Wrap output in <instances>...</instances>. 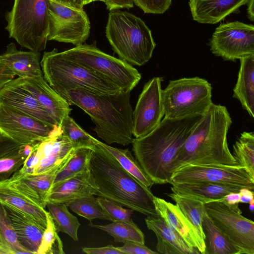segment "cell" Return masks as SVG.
<instances>
[{"label":"cell","mask_w":254,"mask_h":254,"mask_svg":"<svg viewBox=\"0 0 254 254\" xmlns=\"http://www.w3.org/2000/svg\"><path fill=\"white\" fill-rule=\"evenodd\" d=\"M233 156L237 165L245 167L254 179V133L244 131L233 146Z\"/></svg>","instance_id":"cell-36"},{"label":"cell","mask_w":254,"mask_h":254,"mask_svg":"<svg viewBox=\"0 0 254 254\" xmlns=\"http://www.w3.org/2000/svg\"><path fill=\"white\" fill-rule=\"evenodd\" d=\"M44 78L58 93L79 88L102 94L122 90L109 80L64 56L57 49L44 52L40 61Z\"/></svg>","instance_id":"cell-6"},{"label":"cell","mask_w":254,"mask_h":254,"mask_svg":"<svg viewBox=\"0 0 254 254\" xmlns=\"http://www.w3.org/2000/svg\"><path fill=\"white\" fill-rule=\"evenodd\" d=\"M97 192L98 188L89 167L88 169L64 181L53 189L47 202L68 204L80 198L92 195H96Z\"/></svg>","instance_id":"cell-21"},{"label":"cell","mask_w":254,"mask_h":254,"mask_svg":"<svg viewBox=\"0 0 254 254\" xmlns=\"http://www.w3.org/2000/svg\"><path fill=\"white\" fill-rule=\"evenodd\" d=\"M167 195L176 202V204L192 225L201 240L204 243L202 215L205 203L197 198L180 195L173 191L167 193Z\"/></svg>","instance_id":"cell-30"},{"label":"cell","mask_w":254,"mask_h":254,"mask_svg":"<svg viewBox=\"0 0 254 254\" xmlns=\"http://www.w3.org/2000/svg\"><path fill=\"white\" fill-rule=\"evenodd\" d=\"M60 127L63 134L72 143L81 147L94 148L96 146L95 138L79 126L69 115L64 118Z\"/></svg>","instance_id":"cell-39"},{"label":"cell","mask_w":254,"mask_h":254,"mask_svg":"<svg viewBox=\"0 0 254 254\" xmlns=\"http://www.w3.org/2000/svg\"><path fill=\"white\" fill-rule=\"evenodd\" d=\"M94 148L83 147L76 150L65 166L57 174L51 192L64 181L89 168L90 159Z\"/></svg>","instance_id":"cell-33"},{"label":"cell","mask_w":254,"mask_h":254,"mask_svg":"<svg viewBox=\"0 0 254 254\" xmlns=\"http://www.w3.org/2000/svg\"><path fill=\"white\" fill-rule=\"evenodd\" d=\"M154 203L158 215L189 245L196 249L200 254H204V243L201 240L194 228L179 207L176 204L156 196L154 198Z\"/></svg>","instance_id":"cell-19"},{"label":"cell","mask_w":254,"mask_h":254,"mask_svg":"<svg viewBox=\"0 0 254 254\" xmlns=\"http://www.w3.org/2000/svg\"><path fill=\"white\" fill-rule=\"evenodd\" d=\"M0 202L25 213L45 229L46 228L47 211L5 181H0Z\"/></svg>","instance_id":"cell-26"},{"label":"cell","mask_w":254,"mask_h":254,"mask_svg":"<svg viewBox=\"0 0 254 254\" xmlns=\"http://www.w3.org/2000/svg\"><path fill=\"white\" fill-rule=\"evenodd\" d=\"M49 33L48 41L70 43L75 46L88 38L90 22L83 8L48 0Z\"/></svg>","instance_id":"cell-11"},{"label":"cell","mask_w":254,"mask_h":254,"mask_svg":"<svg viewBox=\"0 0 254 254\" xmlns=\"http://www.w3.org/2000/svg\"><path fill=\"white\" fill-rule=\"evenodd\" d=\"M70 105L82 109L95 125L94 130L107 144L123 146L133 141L130 92L102 94L76 88L58 93Z\"/></svg>","instance_id":"cell-2"},{"label":"cell","mask_w":254,"mask_h":254,"mask_svg":"<svg viewBox=\"0 0 254 254\" xmlns=\"http://www.w3.org/2000/svg\"><path fill=\"white\" fill-rule=\"evenodd\" d=\"M240 194V203H249L254 199V190L246 188H242L239 191Z\"/></svg>","instance_id":"cell-46"},{"label":"cell","mask_w":254,"mask_h":254,"mask_svg":"<svg viewBox=\"0 0 254 254\" xmlns=\"http://www.w3.org/2000/svg\"><path fill=\"white\" fill-rule=\"evenodd\" d=\"M209 182L235 185L254 190V179L240 166L186 164L172 174L170 184Z\"/></svg>","instance_id":"cell-15"},{"label":"cell","mask_w":254,"mask_h":254,"mask_svg":"<svg viewBox=\"0 0 254 254\" xmlns=\"http://www.w3.org/2000/svg\"><path fill=\"white\" fill-rule=\"evenodd\" d=\"M68 207L77 215L90 222L99 219L112 221V219L99 203L97 198L93 195L74 200L67 204Z\"/></svg>","instance_id":"cell-37"},{"label":"cell","mask_w":254,"mask_h":254,"mask_svg":"<svg viewBox=\"0 0 254 254\" xmlns=\"http://www.w3.org/2000/svg\"><path fill=\"white\" fill-rule=\"evenodd\" d=\"M60 3L67 5L69 6L75 7L74 4L73 0H54Z\"/></svg>","instance_id":"cell-51"},{"label":"cell","mask_w":254,"mask_h":254,"mask_svg":"<svg viewBox=\"0 0 254 254\" xmlns=\"http://www.w3.org/2000/svg\"><path fill=\"white\" fill-rule=\"evenodd\" d=\"M22 84L60 127L64 118L71 112L68 102L49 85L43 76L22 79Z\"/></svg>","instance_id":"cell-18"},{"label":"cell","mask_w":254,"mask_h":254,"mask_svg":"<svg viewBox=\"0 0 254 254\" xmlns=\"http://www.w3.org/2000/svg\"><path fill=\"white\" fill-rule=\"evenodd\" d=\"M232 121L227 108L212 104L188 138L173 163V173L186 164L237 166L228 145Z\"/></svg>","instance_id":"cell-4"},{"label":"cell","mask_w":254,"mask_h":254,"mask_svg":"<svg viewBox=\"0 0 254 254\" xmlns=\"http://www.w3.org/2000/svg\"><path fill=\"white\" fill-rule=\"evenodd\" d=\"M172 191L197 198L205 203L220 200L232 192H239L242 187L229 184L198 182L172 185Z\"/></svg>","instance_id":"cell-25"},{"label":"cell","mask_w":254,"mask_h":254,"mask_svg":"<svg viewBox=\"0 0 254 254\" xmlns=\"http://www.w3.org/2000/svg\"><path fill=\"white\" fill-rule=\"evenodd\" d=\"M105 34L114 53L131 65L145 64L156 46L151 31L145 22L120 9L110 11Z\"/></svg>","instance_id":"cell-5"},{"label":"cell","mask_w":254,"mask_h":254,"mask_svg":"<svg viewBox=\"0 0 254 254\" xmlns=\"http://www.w3.org/2000/svg\"><path fill=\"white\" fill-rule=\"evenodd\" d=\"M88 225L107 232L114 238L116 242L145 244L144 234L133 221H114L106 225H97L90 222Z\"/></svg>","instance_id":"cell-31"},{"label":"cell","mask_w":254,"mask_h":254,"mask_svg":"<svg viewBox=\"0 0 254 254\" xmlns=\"http://www.w3.org/2000/svg\"><path fill=\"white\" fill-rule=\"evenodd\" d=\"M47 219V227L43 234L37 254H64L62 241L48 211Z\"/></svg>","instance_id":"cell-40"},{"label":"cell","mask_w":254,"mask_h":254,"mask_svg":"<svg viewBox=\"0 0 254 254\" xmlns=\"http://www.w3.org/2000/svg\"><path fill=\"white\" fill-rule=\"evenodd\" d=\"M162 78L154 77L144 85L133 111V135L140 138L149 133L164 117L162 101Z\"/></svg>","instance_id":"cell-16"},{"label":"cell","mask_w":254,"mask_h":254,"mask_svg":"<svg viewBox=\"0 0 254 254\" xmlns=\"http://www.w3.org/2000/svg\"><path fill=\"white\" fill-rule=\"evenodd\" d=\"M48 0H14L5 15L9 37L30 51L44 50L49 33Z\"/></svg>","instance_id":"cell-7"},{"label":"cell","mask_w":254,"mask_h":254,"mask_svg":"<svg viewBox=\"0 0 254 254\" xmlns=\"http://www.w3.org/2000/svg\"><path fill=\"white\" fill-rule=\"evenodd\" d=\"M122 247H117L122 251L124 254H156L157 252H155L144 244H140L136 243L126 242L124 243Z\"/></svg>","instance_id":"cell-43"},{"label":"cell","mask_w":254,"mask_h":254,"mask_svg":"<svg viewBox=\"0 0 254 254\" xmlns=\"http://www.w3.org/2000/svg\"><path fill=\"white\" fill-rule=\"evenodd\" d=\"M0 56L6 67L15 76L22 79L43 76L40 52L18 50L15 44L11 42Z\"/></svg>","instance_id":"cell-23"},{"label":"cell","mask_w":254,"mask_h":254,"mask_svg":"<svg viewBox=\"0 0 254 254\" xmlns=\"http://www.w3.org/2000/svg\"><path fill=\"white\" fill-rule=\"evenodd\" d=\"M62 132L58 125L0 104V134L20 145H34Z\"/></svg>","instance_id":"cell-12"},{"label":"cell","mask_w":254,"mask_h":254,"mask_svg":"<svg viewBox=\"0 0 254 254\" xmlns=\"http://www.w3.org/2000/svg\"><path fill=\"white\" fill-rule=\"evenodd\" d=\"M28 254L20 245L7 210L0 202V254Z\"/></svg>","instance_id":"cell-34"},{"label":"cell","mask_w":254,"mask_h":254,"mask_svg":"<svg viewBox=\"0 0 254 254\" xmlns=\"http://www.w3.org/2000/svg\"><path fill=\"white\" fill-rule=\"evenodd\" d=\"M75 6L79 8H83V7L88 3V0H73Z\"/></svg>","instance_id":"cell-50"},{"label":"cell","mask_w":254,"mask_h":254,"mask_svg":"<svg viewBox=\"0 0 254 254\" xmlns=\"http://www.w3.org/2000/svg\"><path fill=\"white\" fill-rule=\"evenodd\" d=\"M11 150L10 145L6 138L0 134V157Z\"/></svg>","instance_id":"cell-48"},{"label":"cell","mask_w":254,"mask_h":254,"mask_svg":"<svg viewBox=\"0 0 254 254\" xmlns=\"http://www.w3.org/2000/svg\"><path fill=\"white\" fill-rule=\"evenodd\" d=\"M61 53L126 92H131L141 78L131 64L100 50L96 41L91 44L84 43Z\"/></svg>","instance_id":"cell-9"},{"label":"cell","mask_w":254,"mask_h":254,"mask_svg":"<svg viewBox=\"0 0 254 254\" xmlns=\"http://www.w3.org/2000/svg\"><path fill=\"white\" fill-rule=\"evenodd\" d=\"M145 13L162 14L170 7L172 0H133Z\"/></svg>","instance_id":"cell-42"},{"label":"cell","mask_w":254,"mask_h":254,"mask_svg":"<svg viewBox=\"0 0 254 254\" xmlns=\"http://www.w3.org/2000/svg\"><path fill=\"white\" fill-rule=\"evenodd\" d=\"M89 169L98 188L96 195L115 201L147 216H158L150 189L126 171L116 158L97 142Z\"/></svg>","instance_id":"cell-3"},{"label":"cell","mask_w":254,"mask_h":254,"mask_svg":"<svg viewBox=\"0 0 254 254\" xmlns=\"http://www.w3.org/2000/svg\"><path fill=\"white\" fill-rule=\"evenodd\" d=\"M95 1H102V2H104L105 0H88V3H90L91 2H94Z\"/></svg>","instance_id":"cell-53"},{"label":"cell","mask_w":254,"mask_h":254,"mask_svg":"<svg viewBox=\"0 0 254 254\" xmlns=\"http://www.w3.org/2000/svg\"><path fill=\"white\" fill-rule=\"evenodd\" d=\"M46 206L58 232L64 233L74 241H78L77 232L80 224L77 217L69 212L67 205L64 203L48 201Z\"/></svg>","instance_id":"cell-32"},{"label":"cell","mask_w":254,"mask_h":254,"mask_svg":"<svg viewBox=\"0 0 254 254\" xmlns=\"http://www.w3.org/2000/svg\"><path fill=\"white\" fill-rule=\"evenodd\" d=\"M254 0H249L248 2V17L250 20L254 21Z\"/></svg>","instance_id":"cell-49"},{"label":"cell","mask_w":254,"mask_h":254,"mask_svg":"<svg viewBox=\"0 0 254 254\" xmlns=\"http://www.w3.org/2000/svg\"><path fill=\"white\" fill-rule=\"evenodd\" d=\"M203 115L164 118L147 135L131 143L135 158L154 184H170L173 163Z\"/></svg>","instance_id":"cell-1"},{"label":"cell","mask_w":254,"mask_h":254,"mask_svg":"<svg viewBox=\"0 0 254 254\" xmlns=\"http://www.w3.org/2000/svg\"><path fill=\"white\" fill-rule=\"evenodd\" d=\"M82 250L88 254H124L117 247L111 245L100 248L83 247Z\"/></svg>","instance_id":"cell-44"},{"label":"cell","mask_w":254,"mask_h":254,"mask_svg":"<svg viewBox=\"0 0 254 254\" xmlns=\"http://www.w3.org/2000/svg\"><path fill=\"white\" fill-rule=\"evenodd\" d=\"M97 142L112 154L126 171L146 187L150 189L154 184L128 149L114 147L97 139Z\"/></svg>","instance_id":"cell-35"},{"label":"cell","mask_w":254,"mask_h":254,"mask_svg":"<svg viewBox=\"0 0 254 254\" xmlns=\"http://www.w3.org/2000/svg\"><path fill=\"white\" fill-rule=\"evenodd\" d=\"M14 77L15 75L6 67L0 55V89Z\"/></svg>","instance_id":"cell-45"},{"label":"cell","mask_w":254,"mask_h":254,"mask_svg":"<svg viewBox=\"0 0 254 254\" xmlns=\"http://www.w3.org/2000/svg\"><path fill=\"white\" fill-rule=\"evenodd\" d=\"M80 147L70 142L63 132L32 145L22 166L17 172L22 174L44 173L66 163Z\"/></svg>","instance_id":"cell-14"},{"label":"cell","mask_w":254,"mask_h":254,"mask_svg":"<svg viewBox=\"0 0 254 254\" xmlns=\"http://www.w3.org/2000/svg\"><path fill=\"white\" fill-rule=\"evenodd\" d=\"M3 205L19 243L28 254H37L45 229L25 213L11 206Z\"/></svg>","instance_id":"cell-24"},{"label":"cell","mask_w":254,"mask_h":254,"mask_svg":"<svg viewBox=\"0 0 254 254\" xmlns=\"http://www.w3.org/2000/svg\"><path fill=\"white\" fill-rule=\"evenodd\" d=\"M145 222L148 229L157 238L156 249L164 254H200L189 245L176 231L171 229L160 216H147Z\"/></svg>","instance_id":"cell-20"},{"label":"cell","mask_w":254,"mask_h":254,"mask_svg":"<svg viewBox=\"0 0 254 254\" xmlns=\"http://www.w3.org/2000/svg\"><path fill=\"white\" fill-rule=\"evenodd\" d=\"M97 199L112 219L114 221L131 222V216L133 210L129 208H125L120 204L107 198L99 196Z\"/></svg>","instance_id":"cell-41"},{"label":"cell","mask_w":254,"mask_h":254,"mask_svg":"<svg viewBox=\"0 0 254 254\" xmlns=\"http://www.w3.org/2000/svg\"><path fill=\"white\" fill-rule=\"evenodd\" d=\"M240 194L239 192H232L221 198L220 201L225 202L228 204H236L240 203Z\"/></svg>","instance_id":"cell-47"},{"label":"cell","mask_w":254,"mask_h":254,"mask_svg":"<svg viewBox=\"0 0 254 254\" xmlns=\"http://www.w3.org/2000/svg\"><path fill=\"white\" fill-rule=\"evenodd\" d=\"M0 104L48 124L57 125L45 108L24 87L22 79L20 77L13 78L0 89Z\"/></svg>","instance_id":"cell-17"},{"label":"cell","mask_w":254,"mask_h":254,"mask_svg":"<svg viewBox=\"0 0 254 254\" xmlns=\"http://www.w3.org/2000/svg\"><path fill=\"white\" fill-rule=\"evenodd\" d=\"M204 235V254H239L238 250L215 226L205 209L202 215Z\"/></svg>","instance_id":"cell-28"},{"label":"cell","mask_w":254,"mask_h":254,"mask_svg":"<svg viewBox=\"0 0 254 254\" xmlns=\"http://www.w3.org/2000/svg\"><path fill=\"white\" fill-rule=\"evenodd\" d=\"M161 96L164 117L170 119L204 115L213 104L211 84L199 77L171 80Z\"/></svg>","instance_id":"cell-8"},{"label":"cell","mask_w":254,"mask_h":254,"mask_svg":"<svg viewBox=\"0 0 254 254\" xmlns=\"http://www.w3.org/2000/svg\"><path fill=\"white\" fill-rule=\"evenodd\" d=\"M249 209L253 211L254 209V199H252L249 203Z\"/></svg>","instance_id":"cell-52"},{"label":"cell","mask_w":254,"mask_h":254,"mask_svg":"<svg viewBox=\"0 0 254 254\" xmlns=\"http://www.w3.org/2000/svg\"><path fill=\"white\" fill-rule=\"evenodd\" d=\"M205 207L214 224L239 254H254V222L242 215L239 203L215 200L205 203Z\"/></svg>","instance_id":"cell-10"},{"label":"cell","mask_w":254,"mask_h":254,"mask_svg":"<svg viewBox=\"0 0 254 254\" xmlns=\"http://www.w3.org/2000/svg\"><path fill=\"white\" fill-rule=\"evenodd\" d=\"M211 52L225 61L254 54V26L238 21L221 23L211 39Z\"/></svg>","instance_id":"cell-13"},{"label":"cell","mask_w":254,"mask_h":254,"mask_svg":"<svg viewBox=\"0 0 254 254\" xmlns=\"http://www.w3.org/2000/svg\"><path fill=\"white\" fill-rule=\"evenodd\" d=\"M67 163H63L40 174H22L16 171L12 175L20 179L27 186L39 199L42 207L45 208L55 177Z\"/></svg>","instance_id":"cell-29"},{"label":"cell","mask_w":254,"mask_h":254,"mask_svg":"<svg viewBox=\"0 0 254 254\" xmlns=\"http://www.w3.org/2000/svg\"><path fill=\"white\" fill-rule=\"evenodd\" d=\"M32 148V145H22L0 157V181L9 178L23 165Z\"/></svg>","instance_id":"cell-38"},{"label":"cell","mask_w":254,"mask_h":254,"mask_svg":"<svg viewBox=\"0 0 254 254\" xmlns=\"http://www.w3.org/2000/svg\"><path fill=\"white\" fill-rule=\"evenodd\" d=\"M238 78L233 89L237 99L251 117H254V54L240 59Z\"/></svg>","instance_id":"cell-27"},{"label":"cell","mask_w":254,"mask_h":254,"mask_svg":"<svg viewBox=\"0 0 254 254\" xmlns=\"http://www.w3.org/2000/svg\"><path fill=\"white\" fill-rule=\"evenodd\" d=\"M249 0H189L192 18L203 24H215L237 11Z\"/></svg>","instance_id":"cell-22"}]
</instances>
